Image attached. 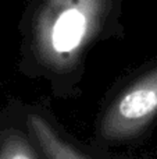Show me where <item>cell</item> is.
I'll return each mask as SVG.
<instances>
[{
  "mask_svg": "<svg viewBox=\"0 0 157 159\" xmlns=\"http://www.w3.org/2000/svg\"><path fill=\"white\" fill-rule=\"evenodd\" d=\"M0 159H38L27 138L18 131L0 133Z\"/></svg>",
  "mask_w": 157,
  "mask_h": 159,
  "instance_id": "obj_3",
  "label": "cell"
},
{
  "mask_svg": "<svg viewBox=\"0 0 157 159\" xmlns=\"http://www.w3.org/2000/svg\"><path fill=\"white\" fill-rule=\"evenodd\" d=\"M27 123L47 159H88L78 149L58 137L52 126L39 115H29Z\"/></svg>",
  "mask_w": 157,
  "mask_h": 159,
  "instance_id": "obj_2",
  "label": "cell"
},
{
  "mask_svg": "<svg viewBox=\"0 0 157 159\" xmlns=\"http://www.w3.org/2000/svg\"><path fill=\"white\" fill-rule=\"evenodd\" d=\"M157 116V67L134 81L106 110L102 134L127 140L143 131Z\"/></svg>",
  "mask_w": 157,
  "mask_h": 159,
  "instance_id": "obj_1",
  "label": "cell"
}]
</instances>
